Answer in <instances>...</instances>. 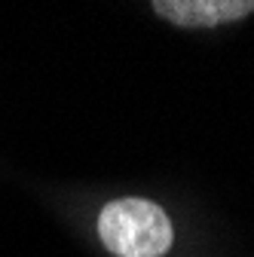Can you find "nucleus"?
Segmentation results:
<instances>
[{
    "instance_id": "f257e3e1",
    "label": "nucleus",
    "mask_w": 254,
    "mask_h": 257,
    "mask_svg": "<svg viewBox=\"0 0 254 257\" xmlns=\"http://www.w3.org/2000/svg\"><path fill=\"white\" fill-rule=\"evenodd\" d=\"M98 236L116 257H163L175 233L160 205L147 199H116L98 214Z\"/></svg>"
},
{
    "instance_id": "f03ea898",
    "label": "nucleus",
    "mask_w": 254,
    "mask_h": 257,
    "mask_svg": "<svg viewBox=\"0 0 254 257\" xmlns=\"http://www.w3.org/2000/svg\"><path fill=\"white\" fill-rule=\"evenodd\" d=\"M153 10L181 28H211L254 13V0H156Z\"/></svg>"
}]
</instances>
